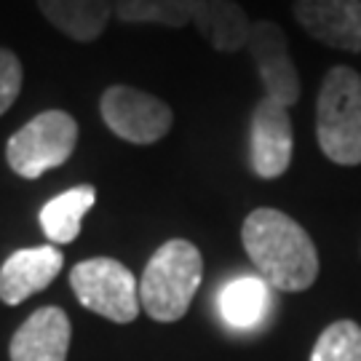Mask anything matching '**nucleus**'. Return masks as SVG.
Masks as SVG:
<instances>
[{"instance_id": "9", "label": "nucleus", "mask_w": 361, "mask_h": 361, "mask_svg": "<svg viewBox=\"0 0 361 361\" xmlns=\"http://www.w3.org/2000/svg\"><path fill=\"white\" fill-rule=\"evenodd\" d=\"M297 25L335 51H361V0H295Z\"/></svg>"}, {"instance_id": "2", "label": "nucleus", "mask_w": 361, "mask_h": 361, "mask_svg": "<svg viewBox=\"0 0 361 361\" xmlns=\"http://www.w3.org/2000/svg\"><path fill=\"white\" fill-rule=\"evenodd\" d=\"M204 276L198 246L185 238H171L155 249L140 279V305L161 324L180 322L193 302Z\"/></svg>"}, {"instance_id": "17", "label": "nucleus", "mask_w": 361, "mask_h": 361, "mask_svg": "<svg viewBox=\"0 0 361 361\" xmlns=\"http://www.w3.org/2000/svg\"><path fill=\"white\" fill-rule=\"evenodd\" d=\"M310 361H361V326L350 319L329 324L316 340Z\"/></svg>"}, {"instance_id": "14", "label": "nucleus", "mask_w": 361, "mask_h": 361, "mask_svg": "<svg viewBox=\"0 0 361 361\" xmlns=\"http://www.w3.org/2000/svg\"><path fill=\"white\" fill-rule=\"evenodd\" d=\"M271 308V289L265 279L241 276L222 286L219 292V313L233 329H252L257 326Z\"/></svg>"}, {"instance_id": "1", "label": "nucleus", "mask_w": 361, "mask_h": 361, "mask_svg": "<svg viewBox=\"0 0 361 361\" xmlns=\"http://www.w3.org/2000/svg\"><path fill=\"white\" fill-rule=\"evenodd\" d=\"M241 241L259 276L281 292H305L319 279V252L308 231L279 209H255Z\"/></svg>"}, {"instance_id": "5", "label": "nucleus", "mask_w": 361, "mask_h": 361, "mask_svg": "<svg viewBox=\"0 0 361 361\" xmlns=\"http://www.w3.org/2000/svg\"><path fill=\"white\" fill-rule=\"evenodd\" d=\"M70 286L83 308L116 324H129L140 316V281L113 257H94L78 262L70 271Z\"/></svg>"}, {"instance_id": "10", "label": "nucleus", "mask_w": 361, "mask_h": 361, "mask_svg": "<svg viewBox=\"0 0 361 361\" xmlns=\"http://www.w3.org/2000/svg\"><path fill=\"white\" fill-rule=\"evenodd\" d=\"M65 257L56 246L19 249L0 265V300L6 305H19L27 297L38 295L59 276Z\"/></svg>"}, {"instance_id": "8", "label": "nucleus", "mask_w": 361, "mask_h": 361, "mask_svg": "<svg viewBox=\"0 0 361 361\" xmlns=\"http://www.w3.org/2000/svg\"><path fill=\"white\" fill-rule=\"evenodd\" d=\"M295 150V129L284 104L262 97L249 121V161L259 180H279L286 174Z\"/></svg>"}, {"instance_id": "18", "label": "nucleus", "mask_w": 361, "mask_h": 361, "mask_svg": "<svg viewBox=\"0 0 361 361\" xmlns=\"http://www.w3.org/2000/svg\"><path fill=\"white\" fill-rule=\"evenodd\" d=\"M22 83H25V70L19 56L11 49H0V116L11 110L16 97L22 94Z\"/></svg>"}, {"instance_id": "4", "label": "nucleus", "mask_w": 361, "mask_h": 361, "mask_svg": "<svg viewBox=\"0 0 361 361\" xmlns=\"http://www.w3.org/2000/svg\"><path fill=\"white\" fill-rule=\"evenodd\" d=\"M78 121L65 110H43L13 131L6 142V161L13 174L38 180L46 171L62 166L75 153Z\"/></svg>"}, {"instance_id": "15", "label": "nucleus", "mask_w": 361, "mask_h": 361, "mask_svg": "<svg viewBox=\"0 0 361 361\" xmlns=\"http://www.w3.org/2000/svg\"><path fill=\"white\" fill-rule=\"evenodd\" d=\"M97 201V190L91 185H78L51 198L40 209V228L51 244H73L80 235V222Z\"/></svg>"}, {"instance_id": "3", "label": "nucleus", "mask_w": 361, "mask_h": 361, "mask_svg": "<svg viewBox=\"0 0 361 361\" xmlns=\"http://www.w3.org/2000/svg\"><path fill=\"white\" fill-rule=\"evenodd\" d=\"M316 140L337 166L361 164V75L337 65L322 80L316 99Z\"/></svg>"}, {"instance_id": "6", "label": "nucleus", "mask_w": 361, "mask_h": 361, "mask_svg": "<svg viewBox=\"0 0 361 361\" xmlns=\"http://www.w3.org/2000/svg\"><path fill=\"white\" fill-rule=\"evenodd\" d=\"M104 126L131 145H155L174 126V113L164 99L134 86H110L99 99Z\"/></svg>"}, {"instance_id": "13", "label": "nucleus", "mask_w": 361, "mask_h": 361, "mask_svg": "<svg viewBox=\"0 0 361 361\" xmlns=\"http://www.w3.org/2000/svg\"><path fill=\"white\" fill-rule=\"evenodd\" d=\"M40 13L59 32L78 43H91L113 19V0H38Z\"/></svg>"}, {"instance_id": "12", "label": "nucleus", "mask_w": 361, "mask_h": 361, "mask_svg": "<svg viewBox=\"0 0 361 361\" xmlns=\"http://www.w3.org/2000/svg\"><path fill=\"white\" fill-rule=\"evenodd\" d=\"M193 11V25L212 43L214 51L246 49L252 32V19L235 0H188Z\"/></svg>"}, {"instance_id": "16", "label": "nucleus", "mask_w": 361, "mask_h": 361, "mask_svg": "<svg viewBox=\"0 0 361 361\" xmlns=\"http://www.w3.org/2000/svg\"><path fill=\"white\" fill-rule=\"evenodd\" d=\"M113 13L123 25H193V11L188 0H113Z\"/></svg>"}, {"instance_id": "11", "label": "nucleus", "mask_w": 361, "mask_h": 361, "mask_svg": "<svg viewBox=\"0 0 361 361\" xmlns=\"http://www.w3.org/2000/svg\"><path fill=\"white\" fill-rule=\"evenodd\" d=\"M73 326L62 308H38L11 337V361H65Z\"/></svg>"}, {"instance_id": "7", "label": "nucleus", "mask_w": 361, "mask_h": 361, "mask_svg": "<svg viewBox=\"0 0 361 361\" xmlns=\"http://www.w3.org/2000/svg\"><path fill=\"white\" fill-rule=\"evenodd\" d=\"M246 51L252 56L259 83L265 89L262 97L284 104L286 110L300 102L302 83H300L297 67L292 62V56H289V43H286V35L281 27L271 22V19L252 22Z\"/></svg>"}]
</instances>
